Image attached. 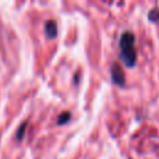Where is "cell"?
Masks as SVG:
<instances>
[{"mask_svg":"<svg viewBox=\"0 0 159 159\" xmlns=\"http://www.w3.org/2000/svg\"><path fill=\"white\" fill-rule=\"evenodd\" d=\"M119 57L128 67H133L135 65V37L130 31L123 32L119 39Z\"/></svg>","mask_w":159,"mask_h":159,"instance_id":"cell-1","label":"cell"},{"mask_svg":"<svg viewBox=\"0 0 159 159\" xmlns=\"http://www.w3.org/2000/svg\"><path fill=\"white\" fill-rule=\"evenodd\" d=\"M111 76H112V81L118 84V86H123L124 82H125V77H124V73H123V70L120 68L119 65L114 63L112 66V70H111Z\"/></svg>","mask_w":159,"mask_h":159,"instance_id":"cell-2","label":"cell"},{"mask_svg":"<svg viewBox=\"0 0 159 159\" xmlns=\"http://www.w3.org/2000/svg\"><path fill=\"white\" fill-rule=\"evenodd\" d=\"M45 34L48 39H55L57 36V24L53 20H47L45 22Z\"/></svg>","mask_w":159,"mask_h":159,"instance_id":"cell-3","label":"cell"},{"mask_svg":"<svg viewBox=\"0 0 159 159\" xmlns=\"http://www.w3.org/2000/svg\"><path fill=\"white\" fill-rule=\"evenodd\" d=\"M70 118H71V113H70V112H63L62 114L58 116L57 123H58V124H65V123H67V122L70 120Z\"/></svg>","mask_w":159,"mask_h":159,"instance_id":"cell-4","label":"cell"},{"mask_svg":"<svg viewBox=\"0 0 159 159\" xmlns=\"http://www.w3.org/2000/svg\"><path fill=\"white\" fill-rule=\"evenodd\" d=\"M25 128H26V122H24L20 127H19V129H17V133H16V138L19 139V140H21L22 139V137H24V133H25Z\"/></svg>","mask_w":159,"mask_h":159,"instance_id":"cell-5","label":"cell"},{"mask_svg":"<svg viewBox=\"0 0 159 159\" xmlns=\"http://www.w3.org/2000/svg\"><path fill=\"white\" fill-rule=\"evenodd\" d=\"M149 19L152 21H157L159 19V9H152V11L149 12Z\"/></svg>","mask_w":159,"mask_h":159,"instance_id":"cell-6","label":"cell"}]
</instances>
